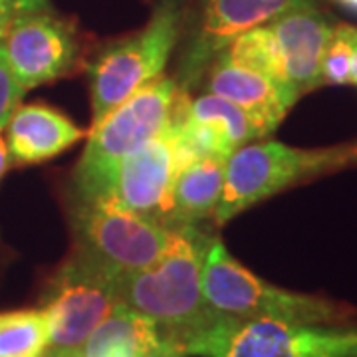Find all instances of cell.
I'll return each mask as SVG.
<instances>
[{"instance_id":"cell-1","label":"cell","mask_w":357,"mask_h":357,"mask_svg":"<svg viewBox=\"0 0 357 357\" xmlns=\"http://www.w3.org/2000/svg\"><path fill=\"white\" fill-rule=\"evenodd\" d=\"M211 236L197 225L175 227L153 264L119 276V302L155 319L167 337L203 328L217 314L203 292V262Z\"/></svg>"},{"instance_id":"cell-2","label":"cell","mask_w":357,"mask_h":357,"mask_svg":"<svg viewBox=\"0 0 357 357\" xmlns=\"http://www.w3.org/2000/svg\"><path fill=\"white\" fill-rule=\"evenodd\" d=\"M203 292L206 304L218 316L307 326H345L357 318V307L349 304L290 292L256 276L230 255L225 244L213 238L204 252Z\"/></svg>"},{"instance_id":"cell-3","label":"cell","mask_w":357,"mask_h":357,"mask_svg":"<svg viewBox=\"0 0 357 357\" xmlns=\"http://www.w3.org/2000/svg\"><path fill=\"white\" fill-rule=\"evenodd\" d=\"M173 342L185 357H357V330L218 314Z\"/></svg>"},{"instance_id":"cell-4","label":"cell","mask_w":357,"mask_h":357,"mask_svg":"<svg viewBox=\"0 0 357 357\" xmlns=\"http://www.w3.org/2000/svg\"><path fill=\"white\" fill-rule=\"evenodd\" d=\"M357 163L356 145L300 149L280 141H252L227 159L225 185L213 215L215 225L229 220L302 181Z\"/></svg>"},{"instance_id":"cell-5","label":"cell","mask_w":357,"mask_h":357,"mask_svg":"<svg viewBox=\"0 0 357 357\" xmlns=\"http://www.w3.org/2000/svg\"><path fill=\"white\" fill-rule=\"evenodd\" d=\"M177 98V79L161 76L89 129L74 175L76 201H102L119 163L167 128Z\"/></svg>"},{"instance_id":"cell-6","label":"cell","mask_w":357,"mask_h":357,"mask_svg":"<svg viewBox=\"0 0 357 357\" xmlns=\"http://www.w3.org/2000/svg\"><path fill=\"white\" fill-rule=\"evenodd\" d=\"M178 0H159L149 22L137 34L115 42L89 66L91 128L119 103L163 76L181 34Z\"/></svg>"},{"instance_id":"cell-7","label":"cell","mask_w":357,"mask_h":357,"mask_svg":"<svg viewBox=\"0 0 357 357\" xmlns=\"http://www.w3.org/2000/svg\"><path fill=\"white\" fill-rule=\"evenodd\" d=\"M119 276V272L74 248L54 272L44 298L52 347L79 349L89 333L121 306Z\"/></svg>"},{"instance_id":"cell-8","label":"cell","mask_w":357,"mask_h":357,"mask_svg":"<svg viewBox=\"0 0 357 357\" xmlns=\"http://www.w3.org/2000/svg\"><path fill=\"white\" fill-rule=\"evenodd\" d=\"M72 222L76 248L119 274L153 264L173 236L161 222L103 201H76Z\"/></svg>"},{"instance_id":"cell-9","label":"cell","mask_w":357,"mask_h":357,"mask_svg":"<svg viewBox=\"0 0 357 357\" xmlns=\"http://www.w3.org/2000/svg\"><path fill=\"white\" fill-rule=\"evenodd\" d=\"M310 4H318V0H203L191 40L181 60L178 88L185 89L199 82L213 60L243 32Z\"/></svg>"},{"instance_id":"cell-10","label":"cell","mask_w":357,"mask_h":357,"mask_svg":"<svg viewBox=\"0 0 357 357\" xmlns=\"http://www.w3.org/2000/svg\"><path fill=\"white\" fill-rule=\"evenodd\" d=\"M177 171L175 126L169 119L159 135L139 145L119 163L102 201L163 225Z\"/></svg>"},{"instance_id":"cell-11","label":"cell","mask_w":357,"mask_h":357,"mask_svg":"<svg viewBox=\"0 0 357 357\" xmlns=\"http://www.w3.org/2000/svg\"><path fill=\"white\" fill-rule=\"evenodd\" d=\"M0 44L26 91L66 76L77 56L74 32L46 13L16 16Z\"/></svg>"},{"instance_id":"cell-12","label":"cell","mask_w":357,"mask_h":357,"mask_svg":"<svg viewBox=\"0 0 357 357\" xmlns=\"http://www.w3.org/2000/svg\"><path fill=\"white\" fill-rule=\"evenodd\" d=\"M268 26L278 42L286 76L296 93L304 96L321 86V60L333 24L318 4L288 10Z\"/></svg>"},{"instance_id":"cell-13","label":"cell","mask_w":357,"mask_h":357,"mask_svg":"<svg viewBox=\"0 0 357 357\" xmlns=\"http://www.w3.org/2000/svg\"><path fill=\"white\" fill-rule=\"evenodd\" d=\"M208 68L211 72L206 91L241 107L255 123L262 139L280 126L294 103L300 100V96L292 89L272 82L270 77L234 66L220 54Z\"/></svg>"},{"instance_id":"cell-14","label":"cell","mask_w":357,"mask_h":357,"mask_svg":"<svg viewBox=\"0 0 357 357\" xmlns=\"http://www.w3.org/2000/svg\"><path fill=\"white\" fill-rule=\"evenodd\" d=\"M4 129L10 161L20 165L48 161L88 135L70 117L40 103L18 105Z\"/></svg>"},{"instance_id":"cell-15","label":"cell","mask_w":357,"mask_h":357,"mask_svg":"<svg viewBox=\"0 0 357 357\" xmlns=\"http://www.w3.org/2000/svg\"><path fill=\"white\" fill-rule=\"evenodd\" d=\"M227 157L204 155L181 167L175 175L163 225L169 229L197 225L217 211L225 185Z\"/></svg>"},{"instance_id":"cell-16","label":"cell","mask_w":357,"mask_h":357,"mask_svg":"<svg viewBox=\"0 0 357 357\" xmlns=\"http://www.w3.org/2000/svg\"><path fill=\"white\" fill-rule=\"evenodd\" d=\"M167 342L161 326L145 314L117 306L79 347L82 357H149Z\"/></svg>"},{"instance_id":"cell-17","label":"cell","mask_w":357,"mask_h":357,"mask_svg":"<svg viewBox=\"0 0 357 357\" xmlns=\"http://www.w3.org/2000/svg\"><path fill=\"white\" fill-rule=\"evenodd\" d=\"M220 56H225L234 66L270 77L272 82L296 91L288 82L278 42L268 24L256 26L243 32L220 52Z\"/></svg>"},{"instance_id":"cell-18","label":"cell","mask_w":357,"mask_h":357,"mask_svg":"<svg viewBox=\"0 0 357 357\" xmlns=\"http://www.w3.org/2000/svg\"><path fill=\"white\" fill-rule=\"evenodd\" d=\"M52 347L44 307L0 312V357H44Z\"/></svg>"},{"instance_id":"cell-19","label":"cell","mask_w":357,"mask_h":357,"mask_svg":"<svg viewBox=\"0 0 357 357\" xmlns=\"http://www.w3.org/2000/svg\"><path fill=\"white\" fill-rule=\"evenodd\" d=\"M357 52V28L351 24L333 26L332 36L321 60V84L345 86Z\"/></svg>"},{"instance_id":"cell-20","label":"cell","mask_w":357,"mask_h":357,"mask_svg":"<svg viewBox=\"0 0 357 357\" xmlns=\"http://www.w3.org/2000/svg\"><path fill=\"white\" fill-rule=\"evenodd\" d=\"M24 93L26 89L20 86V82L14 76L13 68L6 58V52L0 44V131L10 121V117L22 102Z\"/></svg>"},{"instance_id":"cell-21","label":"cell","mask_w":357,"mask_h":357,"mask_svg":"<svg viewBox=\"0 0 357 357\" xmlns=\"http://www.w3.org/2000/svg\"><path fill=\"white\" fill-rule=\"evenodd\" d=\"M18 16L22 14H38L50 10V0H8Z\"/></svg>"},{"instance_id":"cell-22","label":"cell","mask_w":357,"mask_h":357,"mask_svg":"<svg viewBox=\"0 0 357 357\" xmlns=\"http://www.w3.org/2000/svg\"><path fill=\"white\" fill-rule=\"evenodd\" d=\"M16 16L18 14L13 8V4L8 0H0V42L6 36V32H8V28H10Z\"/></svg>"},{"instance_id":"cell-23","label":"cell","mask_w":357,"mask_h":357,"mask_svg":"<svg viewBox=\"0 0 357 357\" xmlns=\"http://www.w3.org/2000/svg\"><path fill=\"white\" fill-rule=\"evenodd\" d=\"M149 357H185V354H183V349L178 347L177 342H173L171 337H167L165 344L161 345L153 356Z\"/></svg>"},{"instance_id":"cell-24","label":"cell","mask_w":357,"mask_h":357,"mask_svg":"<svg viewBox=\"0 0 357 357\" xmlns=\"http://www.w3.org/2000/svg\"><path fill=\"white\" fill-rule=\"evenodd\" d=\"M10 163L13 161H10V153H8V145H6V139L0 133V178L4 177V173L8 171Z\"/></svg>"},{"instance_id":"cell-25","label":"cell","mask_w":357,"mask_h":357,"mask_svg":"<svg viewBox=\"0 0 357 357\" xmlns=\"http://www.w3.org/2000/svg\"><path fill=\"white\" fill-rule=\"evenodd\" d=\"M44 357H82L79 349H66V347H50Z\"/></svg>"},{"instance_id":"cell-26","label":"cell","mask_w":357,"mask_h":357,"mask_svg":"<svg viewBox=\"0 0 357 357\" xmlns=\"http://www.w3.org/2000/svg\"><path fill=\"white\" fill-rule=\"evenodd\" d=\"M347 84L357 86V52L356 56H354V64H351V70H349V79H347Z\"/></svg>"},{"instance_id":"cell-27","label":"cell","mask_w":357,"mask_h":357,"mask_svg":"<svg viewBox=\"0 0 357 357\" xmlns=\"http://www.w3.org/2000/svg\"><path fill=\"white\" fill-rule=\"evenodd\" d=\"M335 2L345 6V8H349V10H354V13H357V0H335Z\"/></svg>"}]
</instances>
